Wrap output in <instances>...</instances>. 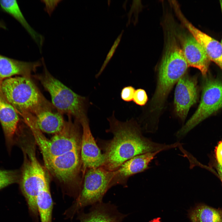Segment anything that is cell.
<instances>
[{
    "label": "cell",
    "mask_w": 222,
    "mask_h": 222,
    "mask_svg": "<svg viewBox=\"0 0 222 222\" xmlns=\"http://www.w3.org/2000/svg\"><path fill=\"white\" fill-rule=\"evenodd\" d=\"M62 130L50 139L47 138L37 125L31 130L49 171L65 187V191L75 190L81 185V139L80 123L73 122L69 116Z\"/></svg>",
    "instance_id": "6da1fadb"
},
{
    "label": "cell",
    "mask_w": 222,
    "mask_h": 222,
    "mask_svg": "<svg viewBox=\"0 0 222 222\" xmlns=\"http://www.w3.org/2000/svg\"><path fill=\"white\" fill-rule=\"evenodd\" d=\"M107 119L109 127L106 132L111 133L113 138L98 141L104 158L102 166L107 170L115 171L136 156L175 148L181 144L178 142L170 144L155 142L142 135L141 128L134 119L120 121L115 118L114 111Z\"/></svg>",
    "instance_id": "7a4b0ae2"
},
{
    "label": "cell",
    "mask_w": 222,
    "mask_h": 222,
    "mask_svg": "<svg viewBox=\"0 0 222 222\" xmlns=\"http://www.w3.org/2000/svg\"><path fill=\"white\" fill-rule=\"evenodd\" d=\"M2 91L18 113L22 117L30 114L34 116L53 106L44 97L30 77H11L1 83Z\"/></svg>",
    "instance_id": "3957f363"
},
{
    "label": "cell",
    "mask_w": 222,
    "mask_h": 222,
    "mask_svg": "<svg viewBox=\"0 0 222 222\" xmlns=\"http://www.w3.org/2000/svg\"><path fill=\"white\" fill-rule=\"evenodd\" d=\"M188 67L181 48L173 36H170L159 67L157 88L151 101L153 111L162 109L172 88L185 74Z\"/></svg>",
    "instance_id": "277c9868"
},
{
    "label": "cell",
    "mask_w": 222,
    "mask_h": 222,
    "mask_svg": "<svg viewBox=\"0 0 222 222\" xmlns=\"http://www.w3.org/2000/svg\"><path fill=\"white\" fill-rule=\"evenodd\" d=\"M44 72L38 79L49 92L53 106L61 114L73 116L80 124L88 121L87 98L76 93L53 76L44 64Z\"/></svg>",
    "instance_id": "5b68a950"
},
{
    "label": "cell",
    "mask_w": 222,
    "mask_h": 222,
    "mask_svg": "<svg viewBox=\"0 0 222 222\" xmlns=\"http://www.w3.org/2000/svg\"><path fill=\"white\" fill-rule=\"evenodd\" d=\"M24 160L20 176V187L27 203L29 212L35 222H38L39 214L36 197L40 189L49 183L44 168L37 160L34 146L27 144L21 146Z\"/></svg>",
    "instance_id": "8992f818"
},
{
    "label": "cell",
    "mask_w": 222,
    "mask_h": 222,
    "mask_svg": "<svg viewBox=\"0 0 222 222\" xmlns=\"http://www.w3.org/2000/svg\"><path fill=\"white\" fill-rule=\"evenodd\" d=\"M113 175V171L107 170L102 166L88 169L84 176L80 194L64 211L65 218L72 220L85 207L103 201L104 195L112 187Z\"/></svg>",
    "instance_id": "52a82bcc"
},
{
    "label": "cell",
    "mask_w": 222,
    "mask_h": 222,
    "mask_svg": "<svg viewBox=\"0 0 222 222\" xmlns=\"http://www.w3.org/2000/svg\"><path fill=\"white\" fill-rule=\"evenodd\" d=\"M222 107V80L208 79L203 87L199 106L193 115L177 132L178 138L184 136L201 121Z\"/></svg>",
    "instance_id": "ba28073f"
},
{
    "label": "cell",
    "mask_w": 222,
    "mask_h": 222,
    "mask_svg": "<svg viewBox=\"0 0 222 222\" xmlns=\"http://www.w3.org/2000/svg\"><path fill=\"white\" fill-rule=\"evenodd\" d=\"M197 98L196 80L184 74L177 82L174 94L175 112L181 120L185 119L191 107L196 102Z\"/></svg>",
    "instance_id": "9c48e42d"
},
{
    "label": "cell",
    "mask_w": 222,
    "mask_h": 222,
    "mask_svg": "<svg viewBox=\"0 0 222 222\" xmlns=\"http://www.w3.org/2000/svg\"><path fill=\"white\" fill-rule=\"evenodd\" d=\"M82 128L81 139L82 172L84 175L90 168L102 166L104 163V155L97 144L91 133L89 121L80 124Z\"/></svg>",
    "instance_id": "30bf717a"
},
{
    "label": "cell",
    "mask_w": 222,
    "mask_h": 222,
    "mask_svg": "<svg viewBox=\"0 0 222 222\" xmlns=\"http://www.w3.org/2000/svg\"><path fill=\"white\" fill-rule=\"evenodd\" d=\"M161 151H158L138 155L124 162L113 171V176L111 183V187L117 185L126 187L129 178L150 168L149 166L150 163Z\"/></svg>",
    "instance_id": "8fae6325"
},
{
    "label": "cell",
    "mask_w": 222,
    "mask_h": 222,
    "mask_svg": "<svg viewBox=\"0 0 222 222\" xmlns=\"http://www.w3.org/2000/svg\"><path fill=\"white\" fill-rule=\"evenodd\" d=\"M76 215L79 222H122L128 215L119 212L115 205L103 201L91 206L88 212L82 210Z\"/></svg>",
    "instance_id": "7c38bea8"
},
{
    "label": "cell",
    "mask_w": 222,
    "mask_h": 222,
    "mask_svg": "<svg viewBox=\"0 0 222 222\" xmlns=\"http://www.w3.org/2000/svg\"><path fill=\"white\" fill-rule=\"evenodd\" d=\"M181 49L188 66L197 68L203 76L206 75L210 60L200 43L192 35L181 37Z\"/></svg>",
    "instance_id": "4fadbf2b"
},
{
    "label": "cell",
    "mask_w": 222,
    "mask_h": 222,
    "mask_svg": "<svg viewBox=\"0 0 222 222\" xmlns=\"http://www.w3.org/2000/svg\"><path fill=\"white\" fill-rule=\"evenodd\" d=\"M181 22L204 49L210 60L222 70V45L221 43L196 28L186 18L180 10L176 12Z\"/></svg>",
    "instance_id": "5bb4252c"
},
{
    "label": "cell",
    "mask_w": 222,
    "mask_h": 222,
    "mask_svg": "<svg viewBox=\"0 0 222 222\" xmlns=\"http://www.w3.org/2000/svg\"><path fill=\"white\" fill-rule=\"evenodd\" d=\"M19 121L18 114L3 94L0 83V122L9 152L14 143Z\"/></svg>",
    "instance_id": "9a60e30c"
},
{
    "label": "cell",
    "mask_w": 222,
    "mask_h": 222,
    "mask_svg": "<svg viewBox=\"0 0 222 222\" xmlns=\"http://www.w3.org/2000/svg\"><path fill=\"white\" fill-rule=\"evenodd\" d=\"M41 64L39 61H22L0 54V83L16 75L30 77L31 72Z\"/></svg>",
    "instance_id": "2e32d148"
},
{
    "label": "cell",
    "mask_w": 222,
    "mask_h": 222,
    "mask_svg": "<svg viewBox=\"0 0 222 222\" xmlns=\"http://www.w3.org/2000/svg\"><path fill=\"white\" fill-rule=\"evenodd\" d=\"M35 117L36 124L41 131L49 134H55L60 132L65 122L62 114L52 110L42 111Z\"/></svg>",
    "instance_id": "e0dca14e"
},
{
    "label": "cell",
    "mask_w": 222,
    "mask_h": 222,
    "mask_svg": "<svg viewBox=\"0 0 222 222\" xmlns=\"http://www.w3.org/2000/svg\"><path fill=\"white\" fill-rule=\"evenodd\" d=\"M0 5L5 12L17 20L27 30L41 49L44 42L43 37L35 31L30 25L23 16L15 0H0Z\"/></svg>",
    "instance_id": "ac0fdd59"
},
{
    "label": "cell",
    "mask_w": 222,
    "mask_h": 222,
    "mask_svg": "<svg viewBox=\"0 0 222 222\" xmlns=\"http://www.w3.org/2000/svg\"><path fill=\"white\" fill-rule=\"evenodd\" d=\"M188 216L191 222H222V210L200 204L190 210Z\"/></svg>",
    "instance_id": "d6986e66"
},
{
    "label": "cell",
    "mask_w": 222,
    "mask_h": 222,
    "mask_svg": "<svg viewBox=\"0 0 222 222\" xmlns=\"http://www.w3.org/2000/svg\"><path fill=\"white\" fill-rule=\"evenodd\" d=\"M19 175L15 170L0 169V190L11 184L18 182Z\"/></svg>",
    "instance_id": "ffe728a7"
},
{
    "label": "cell",
    "mask_w": 222,
    "mask_h": 222,
    "mask_svg": "<svg viewBox=\"0 0 222 222\" xmlns=\"http://www.w3.org/2000/svg\"><path fill=\"white\" fill-rule=\"evenodd\" d=\"M124 32V30H122L120 34L118 36L117 38L116 39L114 43L111 47L110 50L108 52L106 56V58L103 64L102 65L100 69L98 72L97 73L96 76V78H98L100 76L101 74L103 71L104 70L105 67L107 66V64L109 62L110 59L113 55L115 51L117 48V46L121 41L122 34Z\"/></svg>",
    "instance_id": "44dd1931"
},
{
    "label": "cell",
    "mask_w": 222,
    "mask_h": 222,
    "mask_svg": "<svg viewBox=\"0 0 222 222\" xmlns=\"http://www.w3.org/2000/svg\"><path fill=\"white\" fill-rule=\"evenodd\" d=\"M148 96L146 91L142 88L135 90L133 101L136 104L141 106L145 105L147 101Z\"/></svg>",
    "instance_id": "7402d4cb"
},
{
    "label": "cell",
    "mask_w": 222,
    "mask_h": 222,
    "mask_svg": "<svg viewBox=\"0 0 222 222\" xmlns=\"http://www.w3.org/2000/svg\"><path fill=\"white\" fill-rule=\"evenodd\" d=\"M135 90V88L131 85L124 87L121 92V99L126 102L131 101L133 100Z\"/></svg>",
    "instance_id": "603a6c76"
},
{
    "label": "cell",
    "mask_w": 222,
    "mask_h": 222,
    "mask_svg": "<svg viewBox=\"0 0 222 222\" xmlns=\"http://www.w3.org/2000/svg\"><path fill=\"white\" fill-rule=\"evenodd\" d=\"M45 5V10L50 15L61 0H43Z\"/></svg>",
    "instance_id": "cb8c5ba5"
},
{
    "label": "cell",
    "mask_w": 222,
    "mask_h": 222,
    "mask_svg": "<svg viewBox=\"0 0 222 222\" xmlns=\"http://www.w3.org/2000/svg\"><path fill=\"white\" fill-rule=\"evenodd\" d=\"M215 153L218 164L222 166V141L220 142L216 146Z\"/></svg>",
    "instance_id": "d4e9b609"
},
{
    "label": "cell",
    "mask_w": 222,
    "mask_h": 222,
    "mask_svg": "<svg viewBox=\"0 0 222 222\" xmlns=\"http://www.w3.org/2000/svg\"><path fill=\"white\" fill-rule=\"evenodd\" d=\"M217 168L219 177L222 183V166L218 164Z\"/></svg>",
    "instance_id": "484cf974"
},
{
    "label": "cell",
    "mask_w": 222,
    "mask_h": 222,
    "mask_svg": "<svg viewBox=\"0 0 222 222\" xmlns=\"http://www.w3.org/2000/svg\"><path fill=\"white\" fill-rule=\"evenodd\" d=\"M4 25L3 22H0V28H5L6 27Z\"/></svg>",
    "instance_id": "4316f807"
},
{
    "label": "cell",
    "mask_w": 222,
    "mask_h": 222,
    "mask_svg": "<svg viewBox=\"0 0 222 222\" xmlns=\"http://www.w3.org/2000/svg\"><path fill=\"white\" fill-rule=\"evenodd\" d=\"M220 7H221V10L222 13V0L220 1ZM221 43L222 45V39L221 42Z\"/></svg>",
    "instance_id": "83f0119b"
}]
</instances>
